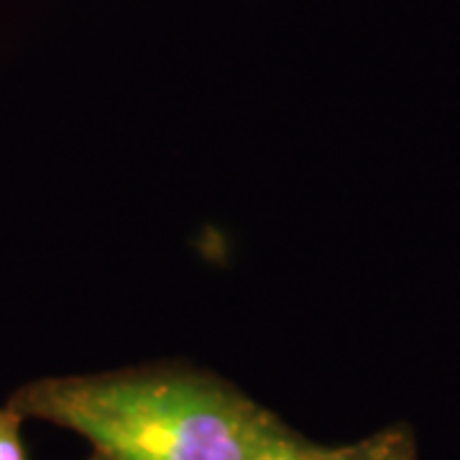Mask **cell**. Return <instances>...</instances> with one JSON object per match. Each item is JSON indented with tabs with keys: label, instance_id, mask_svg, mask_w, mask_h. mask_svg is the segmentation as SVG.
I'll return each instance as SVG.
<instances>
[{
	"label": "cell",
	"instance_id": "3957f363",
	"mask_svg": "<svg viewBox=\"0 0 460 460\" xmlns=\"http://www.w3.org/2000/svg\"><path fill=\"white\" fill-rule=\"evenodd\" d=\"M253 460H323V456H320V445L305 440L277 417Z\"/></svg>",
	"mask_w": 460,
	"mask_h": 460
},
{
	"label": "cell",
	"instance_id": "6da1fadb",
	"mask_svg": "<svg viewBox=\"0 0 460 460\" xmlns=\"http://www.w3.org/2000/svg\"><path fill=\"white\" fill-rule=\"evenodd\" d=\"M8 404L80 435L105 460H253L277 420L228 381L184 366L36 378Z\"/></svg>",
	"mask_w": 460,
	"mask_h": 460
},
{
	"label": "cell",
	"instance_id": "5b68a950",
	"mask_svg": "<svg viewBox=\"0 0 460 460\" xmlns=\"http://www.w3.org/2000/svg\"><path fill=\"white\" fill-rule=\"evenodd\" d=\"M87 460H105V458H102V456H98V453H93V456H90Z\"/></svg>",
	"mask_w": 460,
	"mask_h": 460
},
{
	"label": "cell",
	"instance_id": "277c9868",
	"mask_svg": "<svg viewBox=\"0 0 460 460\" xmlns=\"http://www.w3.org/2000/svg\"><path fill=\"white\" fill-rule=\"evenodd\" d=\"M21 422L23 417L11 404L0 407V460H26Z\"/></svg>",
	"mask_w": 460,
	"mask_h": 460
},
{
	"label": "cell",
	"instance_id": "7a4b0ae2",
	"mask_svg": "<svg viewBox=\"0 0 460 460\" xmlns=\"http://www.w3.org/2000/svg\"><path fill=\"white\" fill-rule=\"evenodd\" d=\"M323 460H414L410 435L404 429H386L371 435L366 440L350 445H338V447H323L320 445Z\"/></svg>",
	"mask_w": 460,
	"mask_h": 460
}]
</instances>
